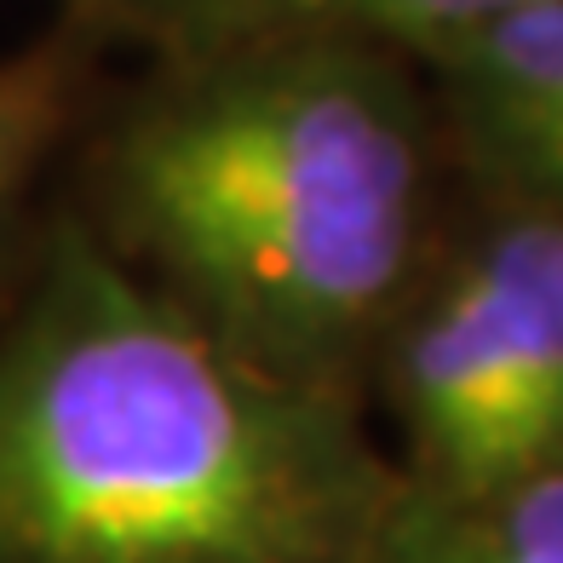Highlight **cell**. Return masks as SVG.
<instances>
[{
	"label": "cell",
	"mask_w": 563,
	"mask_h": 563,
	"mask_svg": "<svg viewBox=\"0 0 563 563\" xmlns=\"http://www.w3.org/2000/svg\"><path fill=\"white\" fill-rule=\"evenodd\" d=\"M351 563H563V466L489 495L397 483Z\"/></svg>",
	"instance_id": "5"
},
{
	"label": "cell",
	"mask_w": 563,
	"mask_h": 563,
	"mask_svg": "<svg viewBox=\"0 0 563 563\" xmlns=\"http://www.w3.org/2000/svg\"><path fill=\"white\" fill-rule=\"evenodd\" d=\"M495 201L563 213V0L489 18L415 58Z\"/></svg>",
	"instance_id": "4"
},
{
	"label": "cell",
	"mask_w": 563,
	"mask_h": 563,
	"mask_svg": "<svg viewBox=\"0 0 563 563\" xmlns=\"http://www.w3.org/2000/svg\"><path fill=\"white\" fill-rule=\"evenodd\" d=\"M75 110V58L58 46L0 58V230Z\"/></svg>",
	"instance_id": "7"
},
{
	"label": "cell",
	"mask_w": 563,
	"mask_h": 563,
	"mask_svg": "<svg viewBox=\"0 0 563 563\" xmlns=\"http://www.w3.org/2000/svg\"><path fill=\"white\" fill-rule=\"evenodd\" d=\"M391 495L340 391L53 230L0 328V563H351Z\"/></svg>",
	"instance_id": "1"
},
{
	"label": "cell",
	"mask_w": 563,
	"mask_h": 563,
	"mask_svg": "<svg viewBox=\"0 0 563 563\" xmlns=\"http://www.w3.org/2000/svg\"><path fill=\"white\" fill-rule=\"evenodd\" d=\"M81 7H92V12H98V0H81Z\"/></svg>",
	"instance_id": "9"
},
{
	"label": "cell",
	"mask_w": 563,
	"mask_h": 563,
	"mask_svg": "<svg viewBox=\"0 0 563 563\" xmlns=\"http://www.w3.org/2000/svg\"><path fill=\"white\" fill-rule=\"evenodd\" d=\"M408 489L489 495L563 466V213L495 201L379 334Z\"/></svg>",
	"instance_id": "3"
},
{
	"label": "cell",
	"mask_w": 563,
	"mask_h": 563,
	"mask_svg": "<svg viewBox=\"0 0 563 563\" xmlns=\"http://www.w3.org/2000/svg\"><path fill=\"white\" fill-rule=\"evenodd\" d=\"M523 7H534V0H242L219 23L213 41L265 35V30H340V35H363V41L420 58L438 41L466 35L477 23L523 12Z\"/></svg>",
	"instance_id": "6"
},
{
	"label": "cell",
	"mask_w": 563,
	"mask_h": 563,
	"mask_svg": "<svg viewBox=\"0 0 563 563\" xmlns=\"http://www.w3.org/2000/svg\"><path fill=\"white\" fill-rule=\"evenodd\" d=\"M236 7H242V0H98V12H104V18H121V23H133V30L167 41L173 58L208 46L219 35V23Z\"/></svg>",
	"instance_id": "8"
},
{
	"label": "cell",
	"mask_w": 563,
	"mask_h": 563,
	"mask_svg": "<svg viewBox=\"0 0 563 563\" xmlns=\"http://www.w3.org/2000/svg\"><path fill=\"white\" fill-rule=\"evenodd\" d=\"M431 110L415 58L340 30L230 35L104 150L115 253L260 368L340 391L420 276Z\"/></svg>",
	"instance_id": "2"
}]
</instances>
